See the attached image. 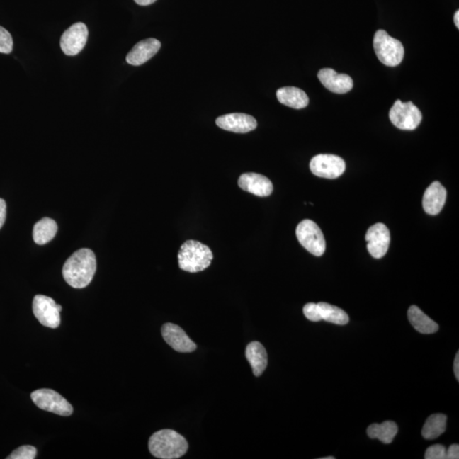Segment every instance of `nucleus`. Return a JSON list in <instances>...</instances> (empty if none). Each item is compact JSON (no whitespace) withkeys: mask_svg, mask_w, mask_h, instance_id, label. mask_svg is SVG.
Returning a JSON list of instances; mask_svg holds the SVG:
<instances>
[{"mask_svg":"<svg viewBox=\"0 0 459 459\" xmlns=\"http://www.w3.org/2000/svg\"><path fill=\"white\" fill-rule=\"evenodd\" d=\"M96 271L95 253L89 249H81L72 254L64 264L62 275L71 287L84 288L91 283Z\"/></svg>","mask_w":459,"mask_h":459,"instance_id":"f257e3e1","label":"nucleus"},{"mask_svg":"<svg viewBox=\"0 0 459 459\" xmlns=\"http://www.w3.org/2000/svg\"><path fill=\"white\" fill-rule=\"evenodd\" d=\"M148 446L155 458L176 459L184 456L188 450V442L172 429H162L153 434Z\"/></svg>","mask_w":459,"mask_h":459,"instance_id":"f03ea898","label":"nucleus"},{"mask_svg":"<svg viewBox=\"0 0 459 459\" xmlns=\"http://www.w3.org/2000/svg\"><path fill=\"white\" fill-rule=\"evenodd\" d=\"M212 251L207 245L198 241H186L178 251V266L182 271L195 273L210 267L212 261Z\"/></svg>","mask_w":459,"mask_h":459,"instance_id":"7ed1b4c3","label":"nucleus"},{"mask_svg":"<svg viewBox=\"0 0 459 459\" xmlns=\"http://www.w3.org/2000/svg\"><path fill=\"white\" fill-rule=\"evenodd\" d=\"M373 49L377 57L385 66L397 67L402 62V42L389 35L385 30H378L373 38Z\"/></svg>","mask_w":459,"mask_h":459,"instance_id":"20e7f679","label":"nucleus"},{"mask_svg":"<svg viewBox=\"0 0 459 459\" xmlns=\"http://www.w3.org/2000/svg\"><path fill=\"white\" fill-rule=\"evenodd\" d=\"M296 236L300 244L314 256H322L325 252L326 242L320 227L310 220H305L298 225Z\"/></svg>","mask_w":459,"mask_h":459,"instance_id":"39448f33","label":"nucleus"},{"mask_svg":"<svg viewBox=\"0 0 459 459\" xmlns=\"http://www.w3.org/2000/svg\"><path fill=\"white\" fill-rule=\"evenodd\" d=\"M31 398L35 405L42 410L53 412L60 416H70L74 407L62 395L50 389L33 391Z\"/></svg>","mask_w":459,"mask_h":459,"instance_id":"423d86ee","label":"nucleus"},{"mask_svg":"<svg viewBox=\"0 0 459 459\" xmlns=\"http://www.w3.org/2000/svg\"><path fill=\"white\" fill-rule=\"evenodd\" d=\"M422 113L412 101H397L390 110V119L393 125L402 130H414L422 121Z\"/></svg>","mask_w":459,"mask_h":459,"instance_id":"0eeeda50","label":"nucleus"},{"mask_svg":"<svg viewBox=\"0 0 459 459\" xmlns=\"http://www.w3.org/2000/svg\"><path fill=\"white\" fill-rule=\"evenodd\" d=\"M62 305L55 303L53 299L45 295H36L33 302L34 316L42 326L57 329L61 324Z\"/></svg>","mask_w":459,"mask_h":459,"instance_id":"6e6552de","label":"nucleus"},{"mask_svg":"<svg viewBox=\"0 0 459 459\" xmlns=\"http://www.w3.org/2000/svg\"><path fill=\"white\" fill-rule=\"evenodd\" d=\"M312 172L318 177L336 178L342 176L346 163L341 157L333 154L314 156L310 163Z\"/></svg>","mask_w":459,"mask_h":459,"instance_id":"1a4fd4ad","label":"nucleus"},{"mask_svg":"<svg viewBox=\"0 0 459 459\" xmlns=\"http://www.w3.org/2000/svg\"><path fill=\"white\" fill-rule=\"evenodd\" d=\"M89 36V31L83 23H76L62 34L61 38V48L64 54L67 55H78L86 45Z\"/></svg>","mask_w":459,"mask_h":459,"instance_id":"9d476101","label":"nucleus"},{"mask_svg":"<svg viewBox=\"0 0 459 459\" xmlns=\"http://www.w3.org/2000/svg\"><path fill=\"white\" fill-rule=\"evenodd\" d=\"M368 250L373 258L381 259L389 249L390 234L385 224L377 223L372 225L366 234Z\"/></svg>","mask_w":459,"mask_h":459,"instance_id":"9b49d317","label":"nucleus"},{"mask_svg":"<svg viewBox=\"0 0 459 459\" xmlns=\"http://www.w3.org/2000/svg\"><path fill=\"white\" fill-rule=\"evenodd\" d=\"M162 335L165 342L174 351L190 353L197 350V346L186 334V332L173 323H166L162 327Z\"/></svg>","mask_w":459,"mask_h":459,"instance_id":"f8f14e48","label":"nucleus"},{"mask_svg":"<svg viewBox=\"0 0 459 459\" xmlns=\"http://www.w3.org/2000/svg\"><path fill=\"white\" fill-rule=\"evenodd\" d=\"M216 125L225 130L244 134L256 129L257 121L248 114L230 113L217 118Z\"/></svg>","mask_w":459,"mask_h":459,"instance_id":"ddd939ff","label":"nucleus"},{"mask_svg":"<svg viewBox=\"0 0 459 459\" xmlns=\"http://www.w3.org/2000/svg\"><path fill=\"white\" fill-rule=\"evenodd\" d=\"M240 188L258 197H268L273 191L272 182L262 174L245 173L238 178Z\"/></svg>","mask_w":459,"mask_h":459,"instance_id":"4468645a","label":"nucleus"},{"mask_svg":"<svg viewBox=\"0 0 459 459\" xmlns=\"http://www.w3.org/2000/svg\"><path fill=\"white\" fill-rule=\"evenodd\" d=\"M318 79L325 88L336 94H346L353 88V80L350 76L339 74L331 68L319 71Z\"/></svg>","mask_w":459,"mask_h":459,"instance_id":"2eb2a0df","label":"nucleus"},{"mask_svg":"<svg viewBox=\"0 0 459 459\" xmlns=\"http://www.w3.org/2000/svg\"><path fill=\"white\" fill-rule=\"evenodd\" d=\"M161 48L160 41L156 38H147L136 44L126 57V61L130 65L140 66L146 63L159 52Z\"/></svg>","mask_w":459,"mask_h":459,"instance_id":"dca6fc26","label":"nucleus"},{"mask_svg":"<svg viewBox=\"0 0 459 459\" xmlns=\"http://www.w3.org/2000/svg\"><path fill=\"white\" fill-rule=\"evenodd\" d=\"M446 199V190L439 181H434L424 194L423 207L429 215L439 214L443 208Z\"/></svg>","mask_w":459,"mask_h":459,"instance_id":"f3484780","label":"nucleus"},{"mask_svg":"<svg viewBox=\"0 0 459 459\" xmlns=\"http://www.w3.org/2000/svg\"><path fill=\"white\" fill-rule=\"evenodd\" d=\"M245 355L255 376H261L267 368V352L262 344L254 341L248 344Z\"/></svg>","mask_w":459,"mask_h":459,"instance_id":"a211bd4d","label":"nucleus"},{"mask_svg":"<svg viewBox=\"0 0 459 459\" xmlns=\"http://www.w3.org/2000/svg\"><path fill=\"white\" fill-rule=\"evenodd\" d=\"M276 97L280 103L295 109L306 108L309 98L302 89L296 87H283L276 91Z\"/></svg>","mask_w":459,"mask_h":459,"instance_id":"6ab92c4d","label":"nucleus"},{"mask_svg":"<svg viewBox=\"0 0 459 459\" xmlns=\"http://www.w3.org/2000/svg\"><path fill=\"white\" fill-rule=\"evenodd\" d=\"M407 317L412 327L420 334H431L439 330L437 323L426 316L418 306L412 305L408 310Z\"/></svg>","mask_w":459,"mask_h":459,"instance_id":"aec40b11","label":"nucleus"},{"mask_svg":"<svg viewBox=\"0 0 459 459\" xmlns=\"http://www.w3.org/2000/svg\"><path fill=\"white\" fill-rule=\"evenodd\" d=\"M57 224L52 219L45 217L34 225L33 237L34 242L38 245L48 244L53 239L57 232Z\"/></svg>","mask_w":459,"mask_h":459,"instance_id":"412c9836","label":"nucleus"},{"mask_svg":"<svg viewBox=\"0 0 459 459\" xmlns=\"http://www.w3.org/2000/svg\"><path fill=\"white\" fill-rule=\"evenodd\" d=\"M398 432L397 424L393 421H385L382 424H373L367 429L368 436L371 439H378L382 443L390 444Z\"/></svg>","mask_w":459,"mask_h":459,"instance_id":"4be33fe9","label":"nucleus"},{"mask_svg":"<svg viewBox=\"0 0 459 459\" xmlns=\"http://www.w3.org/2000/svg\"><path fill=\"white\" fill-rule=\"evenodd\" d=\"M446 416L441 414H433L426 420L422 429V436L426 440H435L446 431Z\"/></svg>","mask_w":459,"mask_h":459,"instance_id":"5701e85b","label":"nucleus"},{"mask_svg":"<svg viewBox=\"0 0 459 459\" xmlns=\"http://www.w3.org/2000/svg\"><path fill=\"white\" fill-rule=\"evenodd\" d=\"M317 305L323 321L337 325H346L350 321L347 313L342 309L337 307V306L324 303V302H321Z\"/></svg>","mask_w":459,"mask_h":459,"instance_id":"b1692460","label":"nucleus"},{"mask_svg":"<svg viewBox=\"0 0 459 459\" xmlns=\"http://www.w3.org/2000/svg\"><path fill=\"white\" fill-rule=\"evenodd\" d=\"M37 456V449L33 446H23L16 449L8 459H33Z\"/></svg>","mask_w":459,"mask_h":459,"instance_id":"393cba45","label":"nucleus"},{"mask_svg":"<svg viewBox=\"0 0 459 459\" xmlns=\"http://www.w3.org/2000/svg\"><path fill=\"white\" fill-rule=\"evenodd\" d=\"M13 50V40L11 33L0 26V53L10 54Z\"/></svg>","mask_w":459,"mask_h":459,"instance_id":"a878e982","label":"nucleus"},{"mask_svg":"<svg viewBox=\"0 0 459 459\" xmlns=\"http://www.w3.org/2000/svg\"><path fill=\"white\" fill-rule=\"evenodd\" d=\"M446 448L444 446L436 444L429 446L425 453V459H446Z\"/></svg>","mask_w":459,"mask_h":459,"instance_id":"bb28decb","label":"nucleus"},{"mask_svg":"<svg viewBox=\"0 0 459 459\" xmlns=\"http://www.w3.org/2000/svg\"><path fill=\"white\" fill-rule=\"evenodd\" d=\"M304 314L308 320L312 322L322 321L320 312H319L318 305L314 303H308L304 306Z\"/></svg>","mask_w":459,"mask_h":459,"instance_id":"cd10ccee","label":"nucleus"},{"mask_svg":"<svg viewBox=\"0 0 459 459\" xmlns=\"http://www.w3.org/2000/svg\"><path fill=\"white\" fill-rule=\"evenodd\" d=\"M459 458V446L453 444L446 449V459H458Z\"/></svg>","mask_w":459,"mask_h":459,"instance_id":"c85d7f7f","label":"nucleus"},{"mask_svg":"<svg viewBox=\"0 0 459 459\" xmlns=\"http://www.w3.org/2000/svg\"><path fill=\"white\" fill-rule=\"evenodd\" d=\"M6 219V203L0 198V229L2 228Z\"/></svg>","mask_w":459,"mask_h":459,"instance_id":"c756f323","label":"nucleus"},{"mask_svg":"<svg viewBox=\"0 0 459 459\" xmlns=\"http://www.w3.org/2000/svg\"><path fill=\"white\" fill-rule=\"evenodd\" d=\"M453 370L455 373V377H456L457 380H459V352L457 353L456 357H455Z\"/></svg>","mask_w":459,"mask_h":459,"instance_id":"7c9ffc66","label":"nucleus"},{"mask_svg":"<svg viewBox=\"0 0 459 459\" xmlns=\"http://www.w3.org/2000/svg\"><path fill=\"white\" fill-rule=\"evenodd\" d=\"M157 0H135L136 4H138L139 6H150V4L155 3Z\"/></svg>","mask_w":459,"mask_h":459,"instance_id":"2f4dec72","label":"nucleus"},{"mask_svg":"<svg viewBox=\"0 0 459 459\" xmlns=\"http://www.w3.org/2000/svg\"><path fill=\"white\" fill-rule=\"evenodd\" d=\"M454 23L457 26V28H459V11H458L455 13L454 15Z\"/></svg>","mask_w":459,"mask_h":459,"instance_id":"473e14b6","label":"nucleus"},{"mask_svg":"<svg viewBox=\"0 0 459 459\" xmlns=\"http://www.w3.org/2000/svg\"><path fill=\"white\" fill-rule=\"evenodd\" d=\"M322 459H334V457L322 458Z\"/></svg>","mask_w":459,"mask_h":459,"instance_id":"72a5a7b5","label":"nucleus"}]
</instances>
